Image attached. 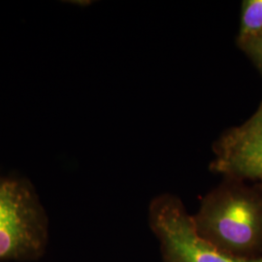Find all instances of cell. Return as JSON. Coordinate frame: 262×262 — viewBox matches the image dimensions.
<instances>
[{"label": "cell", "instance_id": "6da1fadb", "mask_svg": "<svg viewBox=\"0 0 262 262\" xmlns=\"http://www.w3.org/2000/svg\"><path fill=\"white\" fill-rule=\"evenodd\" d=\"M230 179L204 198L197 231L225 253L244 258L262 250V194Z\"/></svg>", "mask_w": 262, "mask_h": 262}, {"label": "cell", "instance_id": "7a4b0ae2", "mask_svg": "<svg viewBox=\"0 0 262 262\" xmlns=\"http://www.w3.org/2000/svg\"><path fill=\"white\" fill-rule=\"evenodd\" d=\"M47 243V220L30 187L0 178V261L35 260Z\"/></svg>", "mask_w": 262, "mask_h": 262}, {"label": "cell", "instance_id": "3957f363", "mask_svg": "<svg viewBox=\"0 0 262 262\" xmlns=\"http://www.w3.org/2000/svg\"><path fill=\"white\" fill-rule=\"evenodd\" d=\"M150 221L169 262H262V256L237 257L207 241L177 197L156 198L150 204Z\"/></svg>", "mask_w": 262, "mask_h": 262}, {"label": "cell", "instance_id": "277c9868", "mask_svg": "<svg viewBox=\"0 0 262 262\" xmlns=\"http://www.w3.org/2000/svg\"><path fill=\"white\" fill-rule=\"evenodd\" d=\"M212 168L228 178L262 182V141L235 138L226 131L214 146Z\"/></svg>", "mask_w": 262, "mask_h": 262}, {"label": "cell", "instance_id": "5b68a950", "mask_svg": "<svg viewBox=\"0 0 262 262\" xmlns=\"http://www.w3.org/2000/svg\"><path fill=\"white\" fill-rule=\"evenodd\" d=\"M262 34V0H244L237 45L241 50Z\"/></svg>", "mask_w": 262, "mask_h": 262}, {"label": "cell", "instance_id": "8992f818", "mask_svg": "<svg viewBox=\"0 0 262 262\" xmlns=\"http://www.w3.org/2000/svg\"><path fill=\"white\" fill-rule=\"evenodd\" d=\"M240 134H253L262 132V102L253 117L242 124L241 126L232 128Z\"/></svg>", "mask_w": 262, "mask_h": 262}, {"label": "cell", "instance_id": "52a82bcc", "mask_svg": "<svg viewBox=\"0 0 262 262\" xmlns=\"http://www.w3.org/2000/svg\"><path fill=\"white\" fill-rule=\"evenodd\" d=\"M242 51L252 59L262 75V34L252 43L247 45Z\"/></svg>", "mask_w": 262, "mask_h": 262}, {"label": "cell", "instance_id": "ba28073f", "mask_svg": "<svg viewBox=\"0 0 262 262\" xmlns=\"http://www.w3.org/2000/svg\"><path fill=\"white\" fill-rule=\"evenodd\" d=\"M229 135L233 136L235 138H239V139H246V140H256L262 141V132L258 133H253V134H240L237 133L236 131L233 130L232 128L229 130L226 131Z\"/></svg>", "mask_w": 262, "mask_h": 262}]
</instances>
